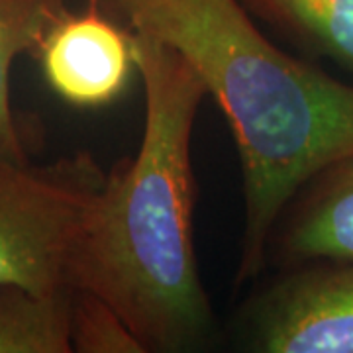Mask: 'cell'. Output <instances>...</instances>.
Listing matches in <instances>:
<instances>
[{
    "label": "cell",
    "instance_id": "1",
    "mask_svg": "<svg viewBox=\"0 0 353 353\" xmlns=\"http://www.w3.org/2000/svg\"><path fill=\"white\" fill-rule=\"evenodd\" d=\"M132 36L145 92L143 136L138 153L106 173L90 204L69 289L110 304L145 352H185L212 328L194 255L190 161L194 118L208 92L179 51Z\"/></svg>",
    "mask_w": 353,
    "mask_h": 353
},
{
    "label": "cell",
    "instance_id": "2",
    "mask_svg": "<svg viewBox=\"0 0 353 353\" xmlns=\"http://www.w3.org/2000/svg\"><path fill=\"white\" fill-rule=\"evenodd\" d=\"M116 4L132 32L194 67L232 128L243 171V285L261 271L269 236L299 189L353 161V87L277 48L240 0Z\"/></svg>",
    "mask_w": 353,
    "mask_h": 353
},
{
    "label": "cell",
    "instance_id": "3",
    "mask_svg": "<svg viewBox=\"0 0 353 353\" xmlns=\"http://www.w3.org/2000/svg\"><path fill=\"white\" fill-rule=\"evenodd\" d=\"M104 179L87 152L48 165L0 155V285L71 290V257Z\"/></svg>",
    "mask_w": 353,
    "mask_h": 353
},
{
    "label": "cell",
    "instance_id": "4",
    "mask_svg": "<svg viewBox=\"0 0 353 353\" xmlns=\"http://www.w3.org/2000/svg\"><path fill=\"white\" fill-rule=\"evenodd\" d=\"M252 345L265 353H353V261L279 281L250 316Z\"/></svg>",
    "mask_w": 353,
    "mask_h": 353
},
{
    "label": "cell",
    "instance_id": "5",
    "mask_svg": "<svg viewBox=\"0 0 353 353\" xmlns=\"http://www.w3.org/2000/svg\"><path fill=\"white\" fill-rule=\"evenodd\" d=\"M34 57L53 92L79 108L112 102L136 67L132 32L108 20L94 0L83 12L65 10Z\"/></svg>",
    "mask_w": 353,
    "mask_h": 353
},
{
    "label": "cell",
    "instance_id": "6",
    "mask_svg": "<svg viewBox=\"0 0 353 353\" xmlns=\"http://www.w3.org/2000/svg\"><path fill=\"white\" fill-rule=\"evenodd\" d=\"M330 171L287 228L283 252L290 261H353V161Z\"/></svg>",
    "mask_w": 353,
    "mask_h": 353
},
{
    "label": "cell",
    "instance_id": "7",
    "mask_svg": "<svg viewBox=\"0 0 353 353\" xmlns=\"http://www.w3.org/2000/svg\"><path fill=\"white\" fill-rule=\"evenodd\" d=\"M255 20L353 69V0H240Z\"/></svg>",
    "mask_w": 353,
    "mask_h": 353
},
{
    "label": "cell",
    "instance_id": "8",
    "mask_svg": "<svg viewBox=\"0 0 353 353\" xmlns=\"http://www.w3.org/2000/svg\"><path fill=\"white\" fill-rule=\"evenodd\" d=\"M67 10L65 0H0V155L30 161L22 128L10 102L14 61L36 55L53 22Z\"/></svg>",
    "mask_w": 353,
    "mask_h": 353
},
{
    "label": "cell",
    "instance_id": "9",
    "mask_svg": "<svg viewBox=\"0 0 353 353\" xmlns=\"http://www.w3.org/2000/svg\"><path fill=\"white\" fill-rule=\"evenodd\" d=\"M71 294L0 285V353H71Z\"/></svg>",
    "mask_w": 353,
    "mask_h": 353
},
{
    "label": "cell",
    "instance_id": "10",
    "mask_svg": "<svg viewBox=\"0 0 353 353\" xmlns=\"http://www.w3.org/2000/svg\"><path fill=\"white\" fill-rule=\"evenodd\" d=\"M71 350L77 353H145L124 318L87 290L71 294Z\"/></svg>",
    "mask_w": 353,
    "mask_h": 353
}]
</instances>
